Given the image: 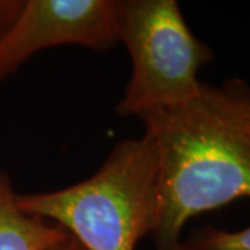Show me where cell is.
Returning <instances> with one entry per match:
<instances>
[{"label":"cell","mask_w":250,"mask_h":250,"mask_svg":"<svg viewBox=\"0 0 250 250\" xmlns=\"http://www.w3.org/2000/svg\"><path fill=\"white\" fill-rule=\"evenodd\" d=\"M156 145V250H179L196 215L250 197V83L202 82L189 102L139 117Z\"/></svg>","instance_id":"cell-1"},{"label":"cell","mask_w":250,"mask_h":250,"mask_svg":"<svg viewBox=\"0 0 250 250\" xmlns=\"http://www.w3.org/2000/svg\"><path fill=\"white\" fill-rule=\"evenodd\" d=\"M157 202V150L147 132L120 141L90 178L17 193L22 211L57 224L85 250H135L154 229Z\"/></svg>","instance_id":"cell-2"},{"label":"cell","mask_w":250,"mask_h":250,"mask_svg":"<svg viewBox=\"0 0 250 250\" xmlns=\"http://www.w3.org/2000/svg\"><path fill=\"white\" fill-rule=\"evenodd\" d=\"M118 43L128 50L131 78L116 106L121 118L174 107L199 93V70L211 49L188 27L175 0H117Z\"/></svg>","instance_id":"cell-3"},{"label":"cell","mask_w":250,"mask_h":250,"mask_svg":"<svg viewBox=\"0 0 250 250\" xmlns=\"http://www.w3.org/2000/svg\"><path fill=\"white\" fill-rule=\"evenodd\" d=\"M107 52L118 45L117 0H25L0 39V81L56 46Z\"/></svg>","instance_id":"cell-4"},{"label":"cell","mask_w":250,"mask_h":250,"mask_svg":"<svg viewBox=\"0 0 250 250\" xmlns=\"http://www.w3.org/2000/svg\"><path fill=\"white\" fill-rule=\"evenodd\" d=\"M68 233L17 205V192L10 175L0 170V250H47Z\"/></svg>","instance_id":"cell-5"},{"label":"cell","mask_w":250,"mask_h":250,"mask_svg":"<svg viewBox=\"0 0 250 250\" xmlns=\"http://www.w3.org/2000/svg\"><path fill=\"white\" fill-rule=\"evenodd\" d=\"M179 250H250V225L239 231L205 225L189 233Z\"/></svg>","instance_id":"cell-6"},{"label":"cell","mask_w":250,"mask_h":250,"mask_svg":"<svg viewBox=\"0 0 250 250\" xmlns=\"http://www.w3.org/2000/svg\"><path fill=\"white\" fill-rule=\"evenodd\" d=\"M25 0H0V39L11 27Z\"/></svg>","instance_id":"cell-7"},{"label":"cell","mask_w":250,"mask_h":250,"mask_svg":"<svg viewBox=\"0 0 250 250\" xmlns=\"http://www.w3.org/2000/svg\"><path fill=\"white\" fill-rule=\"evenodd\" d=\"M47 250H85L81 246L78 242L72 238L71 235H67L64 239L60 242L54 243L53 246H50Z\"/></svg>","instance_id":"cell-8"}]
</instances>
